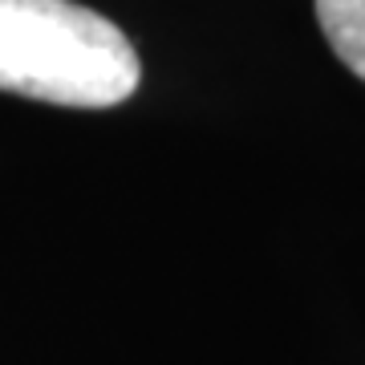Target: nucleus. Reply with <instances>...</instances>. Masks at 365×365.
Listing matches in <instances>:
<instances>
[{
	"instance_id": "f257e3e1",
	"label": "nucleus",
	"mask_w": 365,
	"mask_h": 365,
	"mask_svg": "<svg viewBox=\"0 0 365 365\" xmlns=\"http://www.w3.org/2000/svg\"><path fill=\"white\" fill-rule=\"evenodd\" d=\"M143 81L130 37L73 0H0V90L106 110Z\"/></svg>"
},
{
	"instance_id": "f03ea898",
	"label": "nucleus",
	"mask_w": 365,
	"mask_h": 365,
	"mask_svg": "<svg viewBox=\"0 0 365 365\" xmlns=\"http://www.w3.org/2000/svg\"><path fill=\"white\" fill-rule=\"evenodd\" d=\"M317 25L341 61L365 81V0H313Z\"/></svg>"
}]
</instances>
